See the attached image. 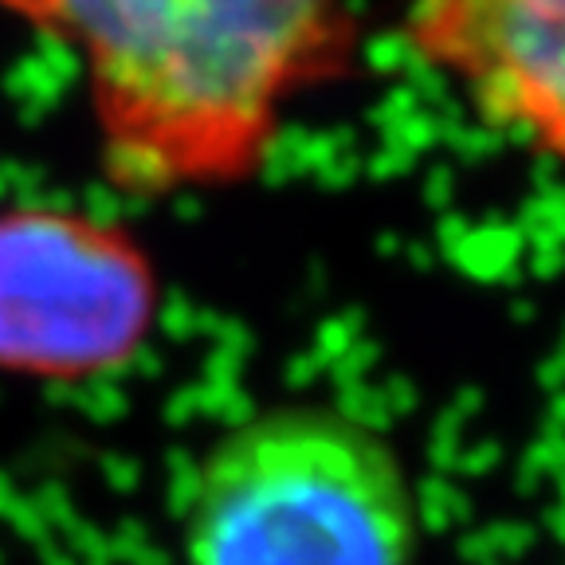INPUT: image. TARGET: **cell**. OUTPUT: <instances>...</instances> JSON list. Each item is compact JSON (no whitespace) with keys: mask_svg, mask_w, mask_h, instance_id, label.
<instances>
[{"mask_svg":"<svg viewBox=\"0 0 565 565\" xmlns=\"http://www.w3.org/2000/svg\"><path fill=\"white\" fill-rule=\"evenodd\" d=\"M79 55L106 173L134 193L252 177L295 95L350 63L345 0H0Z\"/></svg>","mask_w":565,"mask_h":565,"instance_id":"obj_1","label":"cell"},{"mask_svg":"<svg viewBox=\"0 0 565 565\" xmlns=\"http://www.w3.org/2000/svg\"><path fill=\"white\" fill-rule=\"evenodd\" d=\"M161 322L134 232L60 204L0 209V373L71 385L130 365Z\"/></svg>","mask_w":565,"mask_h":565,"instance_id":"obj_3","label":"cell"},{"mask_svg":"<svg viewBox=\"0 0 565 565\" xmlns=\"http://www.w3.org/2000/svg\"><path fill=\"white\" fill-rule=\"evenodd\" d=\"M405 40L479 122L539 158L565 150V0H408Z\"/></svg>","mask_w":565,"mask_h":565,"instance_id":"obj_4","label":"cell"},{"mask_svg":"<svg viewBox=\"0 0 565 565\" xmlns=\"http://www.w3.org/2000/svg\"><path fill=\"white\" fill-rule=\"evenodd\" d=\"M189 565H416L420 514L397 448L330 405L247 416L196 463Z\"/></svg>","mask_w":565,"mask_h":565,"instance_id":"obj_2","label":"cell"}]
</instances>
